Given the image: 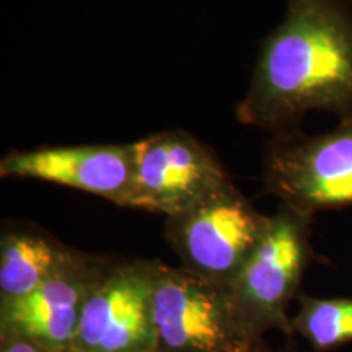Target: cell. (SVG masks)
I'll list each match as a JSON object with an SVG mask.
<instances>
[{
    "mask_svg": "<svg viewBox=\"0 0 352 352\" xmlns=\"http://www.w3.org/2000/svg\"><path fill=\"white\" fill-rule=\"evenodd\" d=\"M311 111L352 118V0H287L235 114L277 135Z\"/></svg>",
    "mask_w": 352,
    "mask_h": 352,
    "instance_id": "cell-1",
    "label": "cell"
},
{
    "mask_svg": "<svg viewBox=\"0 0 352 352\" xmlns=\"http://www.w3.org/2000/svg\"><path fill=\"white\" fill-rule=\"evenodd\" d=\"M153 321L160 352H270L228 289L183 266H158Z\"/></svg>",
    "mask_w": 352,
    "mask_h": 352,
    "instance_id": "cell-2",
    "label": "cell"
},
{
    "mask_svg": "<svg viewBox=\"0 0 352 352\" xmlns=\"http://www.w3.org/2000/svg\"><path fill=\"white\" fill-rule=\"evenodd\" d=\"M264 215L228 182L166 217V240L184 270L228 289L263 239Z\"/></svg>",
    "mask_w": 352,
    "mask_h": 352,
    "instance_id": "cell-3",
    "label": "cell"
},
{
    "mask_svg": "<svg viewBox=\"0 0 352 352\" xmlns=\"http://www.w3.org/2000/svg\"><path fill=\"white\" fill-rule=\"evenodd\" d=\"M311 219L280 204L270 215L263 239L228 292L246 323L259 334L279 329L292 336L287 311L314 261Z\"/></svg>",
    "mask_w": 352,
    "mask_h": 352,
    "instance_id": "cell-4",
    "label": "cell"
},
{
    "mask_svg": "<svg viewBox=\"0 0 352 352\" xmlns=\"http://www.w3.org/2000/svg\"><path fill=\"white\" fill-rule=\"evenodd\" d=\"M263 179L280 204L308 217L352 208V118L327 134L272 135L264 152Z\"/></svg>",
    "mask_w": 352,
    "mask_h": 352,
    "instance_id": "cell-5",
    "label": "cell"
},
{
    "mask_svg": "<svg viewBox=\"0 0 352 352\" xmlns=\"http://www.w3.org/2000/svg\"><path fill=\"white\" fill-rule=\"evenodd\" d=\"M158 266L153 259H114L83 307L72 352L155 351Z\"/></svg>",
    "mask_w": 352,
    "mask_h": 352,
    "instance_id": "cell-6",
    "label": "cell"
},
{
    "mask_svg": "<svg viewBox=\"0 0 352 352\" xmlns=\"http://www.w3.org/2000/svg\"><path fill=\"white\" fill-rule=\"evenodd\" d=\"M135 165L127 209L171 217L232 182L210 148L184 131L134 142Z\"/></svg>",
    "mask_w": 352,
    "mask_h": 352,
    "instance_id": "cell-7",
    "label": "cell"
},
{
    "mask_svg": "<svg viewBox=\"0 0 352 352\" xmlns=\"http://www.w3.org/2000/svg\"><path fill=\"white\" fill-rule=\"evenodd\" d=\"M113 261L72 248L38 289L20 300L0 305V338L72 349L83 307Z\"/></svg>",
    "mask_w": 352,
    "mask_h": 352,
    "instance_id": "cell-8",
    "label": "cell"
},
{
    "mask_svg": "<svg viewBox=\"0 0 352 352\" xmlns=\"http://www.w3.org/2000/svg\"><path fill=\"white\" fill-rule=\"evenodd\" d=\"M134 165V142L56 145L8 152L0 160V176L60 184L127 209Z\"/></svg>",
    "mask_w": 352,
    "mask_h": 352,
    "instance_id": "cell-9",
    "label": "cell"
},
{
    "mask_svg": "<svg viewBox=\"0 0 352 352\" xmlns=\"http://www.w3.org/2000/svg\"><path fill=\"white\" fill-rule=\"evenodd\" d=\"M72 248L34 228H8L0 240V305L38 289L65 261Z\"/></svg>",
    "mask_w": 352,
    "mask_h": 352,
    "instance_id": "cell-10",
    "label": "cell"
},
{
    "mask_svg": "<svg viewBox=\"0 0 352 352\" xmlns=\"http://www.w3.org/2000/svg\"><path fill=\"white\" fill-rule=\"evenodd\" d=\"M292 333L310 342L314 352H328L352 342V297L318 298L300 294Z\"/></svg>",
    "mask_w": 352,
    "mask_h": 352,
    "instance_id": "cell-11",
    "label": "cell"
},
{
    "mask_svg": "<svg viewBox=\"0 0 352 352\" xmlns=\"http://www.w3.org/2000/svg\"><path fill=\"white\" fill-rule=\"evenodd\" d=\"M0 352H72V349H54L19 338H0Z\"/></svg>",
    "mask_w": 352,
    "mask_h": 352,
    "instance_id": "cell-12",
    "label": "cell"
},
{
    "mask_svg": "<svg viewBox=\"0 0 352 352\" xmlns=\"http://www.w3.org/2000/svg\"><path fill=\"white\" fill-rule=\"evenodd\" d=\"M279 352H298V351L296 349V346H294V344H290V342H289V344L285 346L284 349H280Z\"/></svg>",
    "mask_w": 352,
    "mask_h": 352,
    "instance_id": "cell-13",
    "label": "cell"
},
{
    "mask_svg": "<svg viewBox=\"0 0 352 352\" xmlns=\"http://www.w3.org/2000/svg\"><path fill=\"white\" fill-rule=\"evenodd\" d=\"M152 352H160V351H157V349H155V351H152Z\"/></svg>",
    "mask_w": 352,
    "mask_h": 352,
    "instance_id": "cell-14",
    "label": "cell"
}]
</instances>
